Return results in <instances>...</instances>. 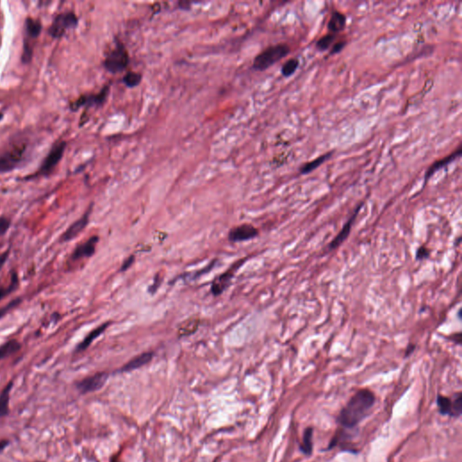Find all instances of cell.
Segmentation results:
<instances>
[{
    "instance_id": "cell-25",
    "label": "cell",
    "mask_w": 462,
    "mask_h": 462,
    "mask_svg": "<svg viewBox=\"0 0 462 462\" xmlns=\"http://www.w3.org/2000/svg\"><path fill=\"white\" fill-rule=\"evenodd\" d=\"M123 83L128 88H134L139 86L142 80V74L134 71H128L123 77Z\"/></svg>"
},
{
    "instance_id": "cell-19",
    "label": "cell",
    "mask_w": 462,
    "mask_h": 462,
    "mask_svg": "<svg viewBox=\"0 0 462 462\" xmlns=\"http://www.w3.org/2000/svg\"><path fill=\"white\" fill-rule=\"evenodd\" d=\"M333 154V152L331 151L329 152L327 154H322L320 155L319 157H317L316 159L312 160L311 162H306L305 165L302 166L300 168V173L302 174H308L312 172V171L315 170L318 167H320L322 164L328 161L329 159L332 157V155Z\"/></svg>"
},
{
    "instance_id": "cell-17",
    "label": "cell",
    "mask_w": 462,
    "mask_h": 462,
    "mask_svg": "<svg viewBox=\"0 0 462 462\" xmlns=\"http://www.w3.org/2000/svg\"><path fill=\"white\" fill-rule=\"evenodd\" d=\"M43 30V24L41 21L38 19H34L30 16H28L25 22H24V33H25V38L31 40L36 39Z\"/></svg>"
},
{
    "instance_id": "cell-7",
    "label": "cell",
    "mask_w": 462,
    "mask_h": 462,
    "mask_svg": "<svg viewBox=\"0 0 462 462\" xmlns=\"http://www.w3.org/2000/svg\"><path fill=\"white\" fill-rule=\"evenodd\" d=\"M108 92H110V85H107L97 94L79 96L78 99L70 103L69 107L71 111L76 112L83 107H85L86 108L91 107H100L106 102Z\"/></svg>"
},
{
    "instance_id": "cell-40",
    "label": "cell",
    "mask_w": 462,
    "mask_h": 462,
    "mask_svg": "<svg viewBox=\"0 0 462 462\" xmlns=\"http://www.w3.org/2000/svg\"><path fill=\"white\" fill-rule=\"evenodd\" d=\"M3 118H4V114H3V113H1V112H0V121H1V120H2V119H3Z\"/></svg>"
},
{
    "instance_id": "cell-13",
    "label": "cell",
    "mask_w": 462,
    "mask_h": 462,
    "mask_svg": "<svg viewBox=\"0 0 462 462\" xmlns=\"http://www.w3.org/2000/svg\"><path fill=\"white\" fill-rule=\"evenodd\" d=\"M99 239L98 236L90 237L86 242L76 248L71 255V258L74 260H78L84 257H91V256H93V254L95 253L96 246L98 244Z\"/></svg>"
},
{
    "instance_id": "cell-6",
    "label": "cell",
    "mask_w": 462,
    "mask_h": 462,
    "mask_svg": "<svg viewBox=\"0 0 462 462\" xmlns=\"http://www.w3.org/2000/svg\"><path fill=\"white\" fill-rule=\"evenodd\" d=\"M79 18L72 11L60 13L55 17L51 26L48 29V34L55 39L62 38L69 29L77 28Z\"/></svg>"
},
{
    "instance_id": "cell-24",
    "label": "cell",
    "mask_w": 462,
    "mask_h": 462,
    "mask_svg": "<svg viewBox=\"0 0 462 462\" xmlns=\"http://www.w3.org/2000/svg\"><path fill=\"white\" fill-rule=\"evenodd\" d=\"M437 405H438L439 411L442 415L453 416V406H452L451 399L446 397V396H443V395H438Z\"/></svg>"
},
{
    "instance_id": "cell-37",
    "label": "cell",
    "mask_w": 462,
    "mask_h": 462,
    "mask_svg": "<svg viewBox=\"0 0 462 462\" xmlns=\"http://www.w3.org/2000/svg\"><path fill=\"white\" fill-rule=\"evenodd\" d=\"M415 348H416V345H415V344H409V345L407 346V348H405V354H404V357L407 358V357H409L411 354H413L414 351H415Z\"/></svg>"
},
{
    "instance_id": "cell-1",
    "label": "cell",
    "mask_w": 462,
    "mask_h": 462,
    "mask_svg": "<svg viewBox=\"0 0 462 462\" xmlns=\"http://www.w3.org/2000/svg\"><path fill=\"white\" fill-rule=\"evenodd\" d=\"M375 401V395L369 389H361L357 392L340 411L338 422L345 428H354L367 417Z\"/></svg>"
},
{
    "instance_id": "cell-26",
    "label": "cell",
    "mask_w": 462,
    "mask_h": 462,
    "mask_svg": "<svg viewBox=\"0 0 462 462\" xmlns=\"http://www.w3.org/2000/svg\"><path fill=\"white\" fill-rule=\"evenodd\" d=\"M22 56H21V61L24 64H29L32 62L33 56H34V47H33L32 43L30 40L28 38H24V44H23V50H22Z\"/></svg>"
},
{
    "instance_id": "cell-4",
    "label": "cell",
    "mask_w": 462,
    "mask_h": 462,
    "mask_svg": "<svg viewBox=\"0 0 462 462\" xmlns=\"http://www.w3.org/2000/svg\"><path fill=\"white\" fill-rule=\"evenodd\" d=\"M129 64V55L127 48L121 42H118L116 47L107 53L103 62V66L113 74L125 71Z\"/></svg>"
},
{
    "instance_id": "cell-12",
    "label": "cell",
    "mask_w": 462,
    "mask_h": 462,
    "mask_svg": "<svg viewBox=\"0 0 462 462\" xmlns=\"http://www.w3.org/2000/svg\"><path fill=\"white\" fill-rule=\"evenodd\" d=\"M462 149L461 146H459L458 147L457 150H455L452 154H450V155H448L446 157H444L443 159H441L439 161H436V162H433L431 166H430V168L426 171L425 173V177H424V184H423V187L425 186L428 181L430 180V178L433 175V174L438 172L439 170L443 169V167L450 165V162H453L455 160H457V158H458L460 155H461Z\"/></svg>"
},
{
    "instance_id": "cell-11",
    "label": "cell",
    "mask_w": 462,
    "mask_h": 462,
    "mask_svg": "<svg viewBox=\"0 0 462 462\" xmlns=\"http://www.w3.org/2000/svg\"><path fill=\"white\" fill-rule=\"evenodd\" d=\"M259 234L258 229L251 224H242V225L234 227L229 230V240L230 242H244V241L251 240L257 237Z\"/></svg>"
},
{
    "instance_id": "cell-28",
    "label": "cell",
    "mask_w": 462,
    "mask_h": 462,
    "mask_svg": "<svg viewBox=\"0 0 462 462\" xmlns=\"http://www.w3.org/2000/svg\"><path fill=\"white\" fill-rule=\"evenodd\" d=\"M336 35L334 34H328L326 36H323L321 38L318 40L316 43V48L320 51H327L329 48L332 46L333 42L335 41Z\"/></svg>"
},
{
    "instance_id": "cell-33",
    "label": "cell",
    "mask_w": 462,
    "mask_h": 462,
    "mask_svg": "<svg viewBox=\"0 0 462 462\" xmlns=\"http://www.w3.org/2000/svg\"><path fill=\"white\" fill-rule=\"evenodd\" d=\"M11 225V222L8 218H0V237L3 236L8 231L9 227Z\"/></svg>"
},
{
    "instance_id": "cell-21",
    "label": "cell",
    "mask_w": 462,
    "mask_h": 462,
    "mask_svg": "<svg viewBox=\"0 0 462 462\" xmlns=\"http://www.w3.org/2000/svg\"><path fill=\"white\" fill-rule=\"evenodd\" d=\"M199 325H200L199 319H191V320H186L179 327L178 336L181 338V337H186V336L194 334V332H197Z\"/></svg>"
},
{
    "instance_id": "cell-9",
    "label": "cell",
    "mask_w": 462,
    "mask_h": 462,
    "mask_svg": "<svg viewBox=\"0 0 462 462\" xmlns=\"http://www.w3.org/2000/svg\"><path fill=\"white\" fill-rule=\"evenodd\" d=\"M364 202H360L359 205L357 206L355 210L353 211L351 216L349 217L348 221L345 222L342 229L340 230V232L338 233V235L336 236L333 239H332L330 244L328 246L329 251H333L335 249H338L339 247L342 245L344 243V241L346 240L348 238L349 234H350V231H351L352 225L354 224V222H356L357 220V217L359 216L360 214V209L363 208Z\"/></svg>"
},
{
    "instance_id": "cell-2",
    "label": "cell",
    "mask_w": 462,
    "mask_h": 462,
    "mask_svg": "<svg viewBox=\"0 0 462 462\" xmlns=\"http://www.w3.org/2000/svg\"><path fill=\"white\" fill-rule=\"evenodd\" d=\"M28 145L15 143L0 153V174L8 173L22 166L28 159Z\"/></svg>"
},
{
    "instance_id": "cell-14",
    "label": "cell",
    "mask_w": 462,
    "mask_h": 462,
    "mask_svg": "<svg viewBox=\"0 0 462 462\" xmlns=\"http://www.w3.org/2000/svg\"><path fill=\"white\" fill-rule=\"evenodd\" d=\"M90 214H91V208L86 213L83 215V217L79 219L77 222H74L72 225L70 226V228L63 235L62 241L63 242H68V241L75 238L89 224Z\"/></svg>"
},
{
    "instance_id": "cell-30",
    "label": "cell",
    "mask_w": 462,
    "mask_h": 462,
    "mask_svg": "<svg viewBox=\"0 0 462 462\" xmlns=\"http://www.w3.org/2000/svg\"><path fill=\"white\" fill-rule=\"evenodd\" d=\"M16 285H17V278L15 276H13L12 282H11V284L8 287H7V288L0 287V300L7 296L8 294L10 293V292H12L13 290L16 288Z\"/></svg>"
},
{
    "instance_id": "cell-15",
    "label": "cell",
    "mask_w": 462,
    "mask_h": 462,
    "mask_svg": "<svg viewBox=\"0 0 462 462\" xmlns=\"http://www.w3.org/2000/svg\"><path fill=\"white\" fill-rule=\"evenodd\" d=\"M154 358V352H145L140 355L134 357V359L129 360L126 365H124L120 371L129 372L132 370H135L138 368L144 367L146 364L151 362V360Z\"/></svg>"
},
{
    "instance_id": "cell-27",
    "label": "cell",
    "mask_w": 462,
    "mask_h": 462,
    "mask_svg": "<svg viewBox=\"0 0 462 462\" xmlns=\"http://www.w3.org/2000/svg\"><path fill=\"white\" fill-rule=\"evenodd\" d=\"M299 64H300V62L297 58L288 60L287 62H285V64L282 67V70H281L282 74L285 78L292 76L299 67Z\"/></svg>"
},
{
    "instance_id": "cell-16",
    "label": "cell",
    "mask_w": 462,
    "mask_h": 462,
    "mask_svg": "<svg viewBox=\"0 0 462 462\" xmlns=\"http://www.w3.org/2000/svg\"><path fill=\"white\" fill-rule=\"evenodd\" d=\"M346 23L347 17L344 14L339 11H333L328 23L329 31L334 35L341 32L346 28Z\"/></svg>"
},
{
    "instance_id": "cell-32",
    "label": "cell",
    "mask_w": 462,
    "mask_h": 462,
    "mask_svg": "<svg viewBox=\"0 0 462 462\" xmlns=\"http://www.w3.org/2000/svg\"><path fill=\"white\" fill-rule=\"evenodd\" d=\"M161 284H162V277H160V273H158V274L156 275V277H154V283H153L150 287L148 288V292H149V293H151V294H154V293L156 292V291L158 290Z\"/></svg>"
},
{
    "instance_id": "cell-22",
    "label": "cell",
    "mask_w": 462,
    "mask_h": 462,
    "mask_svg": "<svg viewBox=\"0 0 462 462\" xmlns=\"http://www.w3.org/2000/svg\"><path fill=\"white\" fill-rule=\"evenodd\" d=\"M20 348H21V345L17 340H8V342L0 346V360H4L6 358L18 351Z\"/></svg>"
},
{
    "instance_id": "cell-10",
    "label": "cell",
    "mask_w": 462,
    "mask_h": 462,
    "mask_svg": "<svg viewBox=\"0 0 462 462\" xmlns=\"http://www.w3.org/2000/svg\"><path fill=\"white\" fill-rule=\"evenodd\" d=\"M107 377H108V374L105 372L98 373V374L91 375V376H89V377H86L81 381H79L76 385V387L81 394H87L91 392L97 391L106 384Z\"/></svg>"
},
{
    "instance_id": "cell-38",
    "label": "cell",
    "mask_w": 462,
    "mask_h": 462,
    "mask_svg": "<svg viewBox=\"0 0 462 462\" xmlns=\"http://www.w3.org/2000/svg\"><path fill=\"white\" fill-rule=\"evenodd\" d=\"M8 252H6V253L2 254V255L0 256V269L2 268V266H3V265H4L5 262H6V260H7V258H8Z\"/></svg>"
},
{
    "instance_id": "cell-34",
    "label": "cell",
    "mask_w": 462,
    "mask_h": 462,
    "mask_svg": "<svg viewBox=\"0 0 462 462\" xmlns=\"http://www.w3.org/2000/svg\"><path fill=\"white\" fill-rule=\"evenodd\" d=\"M134 260H135V257L133 256V255H131L130 257H127V259L123 262L122 265H121V267L119 269V271H120V272H125V271H127V269L130 268L131 266L133 265V264L134 263Z\"/></svg>"
},
{
    "instance_id": "cell-3",
    "label": "cell",
    "mask_w": 462,
    "mask_h": 462,
    "mask_svg": "<svg viewBox=\"0 0 462 462\" xmlns=\"http://www.w3.org/2000/svg\"><path fill=\"white\" fill-rule=\"evenodd\" d=\"M291 49L287 44H279L271 45L256 56L254 59L253 68L256 71H263L277 64L282 58L288 56Z\"/></svg>"
},
{
    "instance_id": "cell-5",
    "label": "cell",
    "mask_w": 462,
    "mask_h": 462,
    "mask_svg": "<svg viewBox=\"0 0 462 462\" xmlns=\"http://www.w3.org/2000/svg\"><path fill=\"white\" fill-rule=\"evenodd\" d=\"M67 143L65 141H59L56 143L51 150L49 151L47 155L45 156L44 161L40 165L39 169L33 176H49L55 171L57 166L59 165L61 160L64 156V152L66 149Z\"/></svg>"
},
{
    "instance_id": "cell-23",
    "label": "cell",
    "mask_w": 462,
    "mask_h": 462,
    "mask_svg": "<svg viewBox=\"0 0 462 462\" xmlns=\"http://www.w3.org/2000/svg\"><path fill=\"white\" fill-rule=\"evenodd\" d=\"M312 437H313V429L312 427H308L306 430H304L303 443L301 445V450L304 452V454L311 455L312 453V449H313Z\"/></svg>"
},
{
    "instance_id": "cell-36",
    "label": "cell",
    "mask_w": 462,
    "mask_h": 462,
    "mask_svg": "<svg viewBox=\"0 0 462 462\" xmlns=\"http://www.w3.org/2000/svg\"><path fill=\"white\" fill-rule=\"evenodd\" d=\"M346 46V42L345 41H341V42H338L334 44V45L332 46V50H331V55H336V53H339L340 51L343 50V48Z\"/></svg>"
},
{
    "instance_id": "cell-35",
    "label": "cell",
    "mask_w": 462,
    "mask_h": 462,
    "mask_svg": "<svg viewBox=\"0 0 462 462\" xmlns=\"http://www.w3.org/2000/svg\"><path fill=\"white\" fill-rule=\"evenodd\" d=\"M20 302H21L20 299H16V300L11 302V303L8 304V305H7V306H5L4 308L0 309V318L2 316H4L5 314H7V312H9L11 309L16 307V305L19 304Z\"/></svg>"
},
{
    "instance_id": "cell-39",
    "label": "cell",
    "mask_w": 462,
    "mask_h": 462,
    "mask_svg": "<svg viewBox=\"0 0 462 462\" xmlns=\"http://www.w3.org/2000/svg\"><path fill=\"white\" fill-rule=\"evenodd\" d=\"M8 443H8V441H1L0 442V452L4 450L6 447L8 446Z\"/></svg>"
},
{
    "instance_id": "cell-20",
    "label": "cell",
    "mask_w": 462,
    "mask_h": 462,
    "mask_svg": "<svg viewBox=\"0 0 462 462\" xmlns=\"http://www.w3.org/2000/svg\"><path fill=\"white\" fill-rule=\"evenodd\" d=\"M12 386V383L8 384L0 394V418L7 416L9 413V399Z\"/></svg>"
},
{
    "instance_id": "cell-18",
    "label": "cell",
    "mask_w": 462,
    "mask_h": 462,
    "mask_svg": "<svg viewBox=\"0 0 462 462\" xmlns=\"http://www.w3.org/2000/svg\"><path fill=\"white\" fill-rule=\"evenodd\" d=\"M111 321L108 322H106V323H103L102 325L99 326L98 328H96L94 331L89 334V335L84 339V340L80 342V343L78 345V347L76 348V351L80 352L85 350L86 348L90 347V345L92 343L93 340H95L97 338H99V336L102 334L103 332H105L107 330V327L111 325Z\"/></svg>"
},
{
    "instance_id": "cell-29",
    "label": "cell",
    "mask_w": 462,
    "mask_h": 462,
    "mask_svg": "<svg viewBox=\"0 0 462 462\" xmlns=\"http://www.w3.org/2000/svg\"><path fill=\"white\" fill-rule=\"evenodd\" d=\"M452 406H453V417H458L462 413V396L460 393H458L455 395L452 400Z\"/></svg>"
},
{
    "instance_id": "cell-8",
    "label": "cell",
    "mask_w": 462,
    "mask_h": 462,
    "mask_svg": "<svg viewBox=\"0 0 462 462\" xmlns=\"http://www.w3.org/2000/svg\"><path fill=\"white\" fill-rule=\"evenodd\" d=\"M247 259H248V257L237 261L236 263H233V265H231L227 271L222 273V275L214 278V280L212 281L211 285H210V291L214 296H220L226 289L229 287V284L235 276V274L243 265Z\"/></svg>"
},
{
    "instance_id": "cell-31",
    "label": "cell",
    "mask_w": 462,
    "mask_h": 462,
    "mask_svg": "<svg viewBox=\"0 0 462 462\" xmlns=\"http://www.w3.org/2000/svg\"><path fill=\"white\" fill-rule=\"evenodd\" d=\"M430 250L427 249L426 247L422 246L418 248L415 253V259L417 261H423L430 257Z\"/></svg>"
}]
</instances>
